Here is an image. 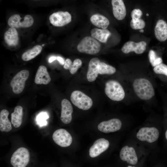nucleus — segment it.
I'll return each instance as SVG.
<instances>
[{
    "label": "nucleus",
    "mask_w": 167,
    "mask_h": 167,
    "mask_svg": "<svg viewBox=\"0 0 167 167\" xmlns=\"http://www.w3.org/2000/svg\"><path fill=\"white\" fill-rule=\"evenodd\" d=\"M133 87L137 96L142 100H150L155 95V91L152 84L146 79L140 78L135 79Z\"/></svg>",
    "instance_id": "f257e3e1"
},
{
    "label": "nucleus",
    "mask_w": 167,
    "mask_h": 167,
    "mask_svg": "<svg viewBox=\"0 0 167 167\" xmlns=\"http://www.w3.org/2000/svg\"><path fill=\"white\" fill-rule=\"evenodd\" d=\"M105 92L106 96L113 101H122L125 96L122 86L118 82L114 80H109L105 83Z\"/></svg>",
    "instance_id": "f03ea898"
},
{
    "label": "nucleus",
    "mask_w": 167,
    "mask_h": 167,
    "mask_svg": "<svg viewBox=\"0 0 167 167\" xmlns=\"http://www.w3.org/2000/svg\"><path fill=\"white\" fill-rule=\"evenodd\" d=\"M101 49L100 43L96 39L89 36L83 38L77 46V49L79 52L91 55L97 54Z\"/></svg>",
    "instance_id": "7ed1b4c3"
},
{
    "label": "nucleus",
    "mask_w": 167,
    "mask_h": 167,
    "mask_svg": "<svg viewBox=\"0 0 167 167\" xmlns=\"http://www.w3.org/2000/svg\"><path fill=\"white\" fill-rule=\"evenodd\" d=\"M71 100L75 106L83 110L89 109L93 104L91 98L78 90L72 92L71 96Z\"/></svg>",
    "instance_id": "20e7f679"
},
{
    "label": "nucleus",
    "mask_w": 167,
    "mask_h": 167,
    "mask_svg": "<svg viewBox=\"0 0 167 167\" xmlns=\"http://www.w3.org/2000/svg\"><path fill=\"white\" fill-rule=\"evenodd\" d=\"M28 150L24 147L17 149L12 154L11 159V165L14 167H25L30 160Z\"/></svg>",
    "instance_id": "39448f33"
},
{
    "label": "nucleus",
    "mask_w": 167,
    "mask_h": 167,
    "mask_svg": "<svg viewBox=\"0 0 167 167\" xmlns=\"http://www.w3.org/2000/svg\"><path fill=\"white\" fill-rule=\"evenodd\" d=\"M29 74L28 70H23L19 72L13 78L11 82L10 85L14 93L19 94L23 91Z\"/></svg>",
    "instance_id": "423d86ee"
},
{
    "label": "nucleus",
    "mask_w": 167,
    "mask_h": 167,
    "mask_svg": "<svg viewBox=\"0 0 167 167\" xmlns=\"http://www.w3.org/2000/svg\"><path fill=\"white\" fill-rule=\"evenodd\" d=\"M159 134L158 130L156 127H143L138 132L136 137L140 141L152 143L158 139Z\"/></svg>",
    "instance_id": "0eeeda50"
},
{
    "label": "nucleus",
    "mask_w": 167,
    "mask_h": 167,
    "mask_svg": "<svg viewBox=\"0 0 167 167\" xmlns=\"http://www.w3.org/2000/svg\"><path fill=\"white\" fill-rule=\"evenodd\" d=\"M34 23L32 17L30 15H27L22 19L18 14L11 16L8 20V24L11 27L15 28H27L31 27Z\"/></svg>",
    "instance_id": "6e6552de"
},
{
    "label": "nucleus",
    "mask_w": 167,
    "mask_h": 167,
    "mask_svg": "<svg viewBox=\"0 0 167 167\" xmlns=\"http://www.w3.org/2000/svg\"><path fill=\"white\" fill-rule=\"evenodd\" d=\"M52 138L56 144L62 147L69 146L72 141L70 134L63 129H59L55 131L53 134Z\"/></svg>",
    "instance_id": "1a4fd4ad"
},
{
    "label": "nucleus",
    "mask_w": 167,
    "mask_h": 167,
    "mask_svg": "<svg viewBox=\"0 0 167 167\" xmlns=\"http://www.w3.org/2000/svg\"><path fill=\"white\" fill-rule=\"evenodd\" d=\"M49 20L51 24L54 26L62 27L71 21V16L67 11H59L51 14L49 17Z\"/></svg>",
    "instance_id": "9d476101"
},
{
    "label": "nucleus",
    "mask_w": 167,
    "mask_h": 167,
    "mask_svg": "<svg viewBox=\"0 0 167 167\" xmlns=\"http://www.w3.org/2000/svg\"><path fill=\"white\" fill-rule=\"evenodd\" d=\"M122 126V122L119 119L113 118L101 122L98 126V129L102 132L108 133L118 131Z\"/></svg>",
    "instance_id": "9b49d317"
},
{
    "label": "nucleus",
    "mask_w": 167,
    "mask_h": 167,
    "mask_svg": "<svg viewBox=\"0 0 167 167\" xmlns=\"http://www.w3.org/2000/svg\"><path fill=\"white\" fill-rule=\"evenodd\" d=\"M109 145V141L104 138H100L95 141L90 148L89 152L90 156L95 157L105 151Z\"/></svg>",
    "instance_id": "f8f14e48"
},
{
    "label": "nucleus",
    "mask_w": 167,
    "mask_h": 167,
    "mask_svg": "<svg viewBox=\"0 0 167 167\" xmlns=\"http://www.w3.org/2000/svg\"><path fill=\"white\" fill-rule=\"evenodd\" d=\"M119 155L122 160L129 164L134 165L138 162L137 156L135 149L132 147L124 146L121 149Z\"/></svg>",
    "instance_id": "ddd939ff"
},
{
    "label": "nucleus",
    "mask_w": 167,
    "mask_h": 167,
    "mask_svg": "<svg viewBox=\"0 0 167 167\" xmlns=\"http://www.w3.org/2000/svg\"><path fill=\"white\" fill-rule=\"evenodd\" d=\"M146 45V43L144 41L137 43L133 41H128L124 44L121 49V50L125 54L134 52L136 54H140L145 50Z\"/></svg>",
    "instance_id": "4468645a"
},
{
    "label": "nucleus",
    "mask_w": 167,
    "mask_h": 167,
    "mask_svg": "<svg viewBox=\"0 0 167 167\" xmlns=\"http://www.w3.org/2000/svg\"><path fill=\"white\" fill-rule=\"evenodd\" d=\"M62 110L61 120L64 124L69 123L72 120L73 108L70 102L66 99L61 102Z\"/></svg>",
    "instance_id": "2eb2a0df"
},
{
    "label": "nucleus",
    "mask_w": 167,
    "mask_h": 167,
    "mask_svg": "<svg viewBox=\"0 0 167 167\" xmlns=\"http://www.w3.org/2000/svg\"><path fill=\"white\" fill-rule=\"evenodd\" d=\"M101 62L97 58H92L90 61L87 74L88 81L90 82L94 81L99 74Z\"/></svg>",
    "instance_id": "dca6fc26"
},
{
    "label": "nucleus",
    "mask_w": 167,
    "mask_h": 167,
    "mask_svg": "<svg viewBox=\"0 0 167 167\" xmlns=\"http://www.w3.org/2000/svg\"><path fill=\"white\" fill-rule=\"evenodd\" d=\"M113 12L115 18L121 20L125 17L126 14V8L123 0H112Z\"/></svg>",
    "instance_id": "f3484780"
},
{
    "label": "nucleus",
    "mask_w": 167,
    "mask_h": 167,
    "mask_svg": "<svg viewBox=\"0 0 167 167\" xmlns=\"http://www.w3.org/2000/svg\"><path fill=\"white\" fill-rule=\"evenodd\" d=\"M155 35L157 39L161 42L167 40V23L163 19L156 22L154 29Z\"/></svg>",
    "instance_id": "a211bd4d"
},
{
    "label": "nucleus",
    "mask_w": 167,
    "mask_h": 167,
    "mask_svg": "<svg viewBox=\"0 0 167 167\" xmlns=\"http://www.w3.org/2000/svg\"><path fill=\"white\" fill-rule=\"evenodd\" d=\"M51 80V78L46 67L43 65L40 66L36 73L34 80L35 84H47L50 82Z\"/></svg>",
    "instance_id": "6ab92c4d"
},
{
    "label": "nucleus",
    "mask_w": 167,
    "mask_h": 167,
    "mask_svg": "<svg viewBox=\"0 0 167 167\" xmlns=\"http://www.w3.org/2000/svg\"><path fill=\"white\" fill-rule=\"evenodd\" d=\"M4 39L6 43L9 46L17 45L19 43L18 33L15 28L11 27L4 34Z\"/></svg>",
    "instance_id": "aec40b11"
},
{
    "label": "nucleus",
    "mask_w": 167,
    "mask_h": 167,
    "mask_svg": "<svg viewBox=\"0 0 167 167\" xmlns=\"http://www.w3.org/2000/svg\"><path fill=\"white\" fill-rule=\"evenodd\" d=\"M91 36L102 43H105L111 33L107 29H100L97 28H92L91 31Z\"/></svg>",
    "instance_id": "412c9836"
},
{
    "label": "nucleus",
    "mask_w": 167,
    "mask_h": 167,
    "mask_svg": "<svg viewBox=\"0 0 167 167\" xmlns=\"http://www.w3.org/2000/svg\"><path fill=\"white\" fill-rule=\"evenodd\" d=\"M91 23L94 25L102 29H106L109 24V21L107 18L99 14L92 15L90 18Z\"/></svg>",
    "instance_id": "4be33fe9"
},
{
    "label": "nucleus",
    "mask_w": 167,
    "mask_h": 167,
    "mask_svg": "<svg viewBox=\"0 0 167 167\" xmlns=\"http://www.w3.org/2000/svg\"><path fill=\"white\" fill-rule=\"evenodd\" d=\"M9 113L5 109L2 110L0 113V130L8 132L12 129L11 123L8 118Z\"/></svg>",
    "instance_id": "5701e85b"
},
{
    "label": "nucleus",
    "mask_w": 167,
    "mask_h": 167,
    "mask_svg": "<svg viewBox=\"0 0 167 167\" xmlns=\"http://www.w3.org/2000/svg\"><path fill=\"white\" fill-rule=\"evenodd\" d=\"M23 116V109L20 106H16L14 112L11 114V122L15 128H18L21 125Z\"/></svg>",
    "instance_id": "b1692460"
},
{
    "label": "nucleus",
    "mask_w": 167,
    "mask_h": 167,
    "mask_svg": "<svg viewBox=\"0 0 167 167\" xmlns=\"http://www.w3.org/2000/svg\"><path fill=\"white\" fill-rule=\"evenodd\" d=\"M42 46L40 45L35 46L32 48L24 52L22 55V59L25 61H29L35 58L41 52Z\"/></svg>",
    "instance_id": "393cba45"
},
{
    "label": "nucleus",
    "mask_w": 167,
    "mask_h": 167,
    "mask_svg": "<svg viewBox=\"0 0 167 167\" xmlns=\"http://www.w3.org/2000/svg\"><path fill=\"white\" fill-rule=\"evenodd\" d=\"M82 65V62L79 59L76 58L72 62L70 59L67 58L65 61L64 67L65 69H69L71 74H74L81 67Z\"/></svg>",
    "instance_id": "a878e982"
},
{
    "label": "nucleus",
    "mask_w": 167,
    "mask_h": 167,
    "mask_svg": "<svg viewBox=\"0 0 167 167\" xmlns=\"http://www.w3.org/2000/svg\"><path fill=\"white\" fill-rule=\"evenodd\" d=\"M116 71V70L114 67L104 62H101L99 74L111 75L114 73Z\"/></svg>",
    "instance_id": "bb28decb"
},
{
    "label": "nucleus",
    "mask_w": 167,
    "mask_h": 167,
    "mask_svg": "<svg viewBox=\"0 0 167 167\" xmlns=\"http://www.w3.org/2000/svg\"><path fill=\"white\" fill-rule=\"evenodd\" d=\"M148 57L149 62L153 67H154L162 63V58L157 57L155 52L152 50L149 51Z\"/></svg>",
    "instance_id": "cd10ccee"
},
{
    "label": "nucleus",
    "mask_w": 167,
    "mask_h": 167,
    "mask_svg": "<svg viewBox=\"0 0 167 167\" xmlns=\"http://www.w3.org/2000/svg\"><path fill=\"white\" fill-rule=\"evenodd\" d=\"M48 113L45 112L40 113L36 117V121L38 125L41 127L47 124L46 120L49 118Z\"/></svg>",
    "instance_id": "c85d7f7f"
},
{
    "label": "nucleus",
    "mask_w": 167,
    "mask_h": 167,
    "mask_svg": "<svg viewBox=\"0 0 167 167\" xmlns=\"http://www.w3.org/2000/svg\"><path fill=\"white\" fill-rule=\"evenodd\" d=\"M130 26L134 30L142 29L145 27V23L144 20L141 19H132L130 22Z\"/></svg>",
    "instance_id": "c756f323"
},
{
    "label": "nucleus",
    "mask_w": 167,
    "mask_h": 167,
    "mask_svg": "<svg viewBox=\"0 0 167 167\" xmlns=\"http://www.w3.org/2000/svg\"><path fill=\"white\" fill-rule=\"evenodd\" d=\"M153 71L156 74L164 75L167 76V65L163 63L154 67Z\"/></svg>",
    "instance_id": "7c9ffc66"
},
{
    "label": "nucleus",
    "mask_w": 167,
    "mask_h": 167,
    "mask_svg": "<svg viewBox=\"0 0 167 167\" xmlns=\"http://www.w3.org/2000/svg\"><path fill=\"white\" fill-rule=\"evenodd\" d=\"M143 15L142 11L139 9H134L131 13V16L132 19H140Z\"/></svg>",
    "instance_id": "2f4dec72"
},
{
    "label": "nucleus",
    "mask_w": 167,
    "mask_h": 167,
    "mask_svg": "<svg viewBox=\"0 0 167 167\" xmlns=\"http://www.w3.org/2000/svg\"><path fill=\"white\" fill-rule=\"evenodd\" d=\"M57 59L59 62L60 64L64 65L65 61L63 58L60 56H58L57 57Z\"/></svg>",
    "instance_id": "473e14b6"
},
{
    "label": "nucleus",
    "mask_w": 167,
    "mask_h": 167,
    "mask_svg": "<svg viewBox=\"0 0 167 167\" xmlns=\"http://www.w3.org/2000/svg\"><path fill=\"white\" fill-rule=\"evenodd\" d=\"M57 59V57L55 56H52L50 57L48 60V62L49 63H51L53 61Z\"/></svg>",
    "instance_id": "72a5a7b5"
},
{
    "label": "nucleus",
    "mask_w": 167,
    "mask_h": 167,
    "mask_svg": "<svg viewBox=\"0 0 167 167\" xmlns=\"http://www.w3.org/2000/svg\"><path fill=\"white\" fill-rule=\"evenodd\" d=\"M44 45H45V44H42V45H41V46H44Z\"/></svg>",
    "instance_id": "f704fd0d"
},
{
    "label": "nucleus",
    "mask_w": 167,
    "mask_h": 167,
    "mask_svg": "<svg viewBox=\"0 0 167 167\" xmlns=\"http://www.w3.org/2000/svg\"><path fill=\"white\" fill-rule=\"evenodd\" d=\"M133 167V166H128V167Z\"/></svg>",
    "instance_id": "c9c22d12"
},
{
    "label": "nucleus",
    "mask_w": 167,
    "mask_h": 167,
    "mask_svg": "<svg viewBox=\"0 0 167 167\" xmlns=\"http://www.w3.org/2000/svg\"></svg>",
    "instance_id": "e433bc0d"
}]
</instances>
